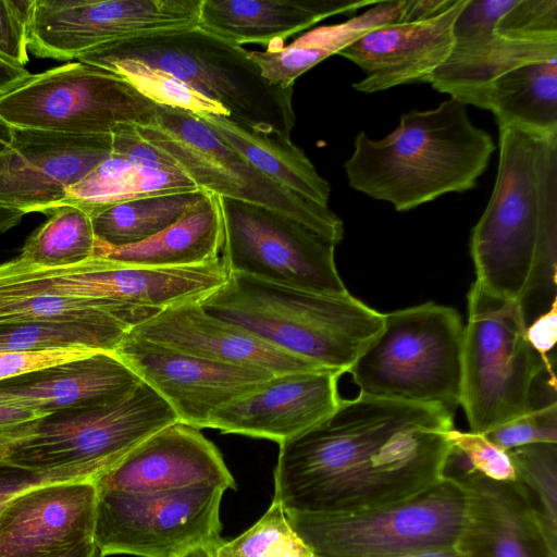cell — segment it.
<instances>
[{
    "instance_id": "2e32d148",
    "label": "cell",
    "mask_w": 557,
    "mask_h": 557,
    "mask_svg": "<svg viewBox=\"0 0 557 557\" xmlns=\"http://www.w3.org/2000/svg\"><path fill=\"white\" fill-rule=\"evenodd\" d=\"M12 128L0 154V206L48 214L112 151V134L72 135Z\"/></svg>"
},
{
    "instance_id": "8d00e7d4",
    "label": "cell",
    "mask_w": 557,
    "mask_h": 557,
    "mask_svg": "<svg viewBox=\"0 0 557 557\" xmlns=\"http://www.w3.org/2000/svg\"><path fill=\"white\" fill-rule=\"evenodd\" d=\"M98 67L110 71L158 104L180 109L197 116L213 114L230 117L225 108L195 91L172 75L135 62H108Z\"/></svg>"
},
{
    "instance_id": "cb8c5ba5",
    "label": "cell",
    "mask_w": 557,
    "mask_h": 557,
    "mask_svg": "<svg viewBox=\"0 0 557 557\" xmlns=\"http://www.w3.org/2000/svg\"><path fill=\"white\" fill-rule=\"evenodd\" d=\"M140 382L113 351L100 350L0 380V407L40 418L116 401Z\"/></svg>"
},
{
    "instance_id": "9c48e42d",
    "label": "cell",
    "mask_w": 557,
    "mask_h": 557,
    "mask_svg": "<svg viewBox=\"0 0 557 557\" xmlns=\"http://www.w3.org/2000/svg\"><path fill=\"white\" fill-rule=\"evenodd\" d=\"M466 508L463 485L445 474L399 503L343 513H285L314 557H404L456 546Z\"/></svg>"
},
{
    "instance_id": "3957f363",
    "label": "cell",
    "mask_w": 557,
    "mask_h": 557,
    "mask_svg": "<svg viewBox=\"0 0 557 557\" xmlns=\"http://www.w3.org/2000/svg\"><path fill=\"white\" fill-rule=\"evenodd\" d=\"M494 149L466 104L449 98L434 109L404 113L381 139L358 133L344 168L351 188L403 212L473 189Z\"/></svg>"
},
{
    "instance_id": "681fc988",
    "label": "cell",
    "mask_w": 557,
    "mask_h": 557,
    "mask_svg": "<svg viewBox=\"0 0 557 557\" xmlns=\"http://www.w3.org/2000/svg\"><path fill=\"white\" fill-rule=\"evenodd\" d=\"M24 215L23 212L0 206V233L16 226Z\"/></svg>"
},
{
    "instance_id": "ac0fdd59",
    "label": "cell",
    "mask_w": 557,
    "mask_h": 557,
    "mask_svg": "<svg viewBox=\"0 0 557 557\" xmlns=\"http://www.w3.org/2000/svg\"><path fill=\"white\" fill-rule=\"evenodd\" d=\"M445 474L461 482L466 517L456 548L462 557H557L520 483L487 479L449 453Z\"/></svg>"
},
{
    "instance_id": "603a6c76",
    "label": "cell",
    "mask_w": 557,
    "mask_h": 557,
    "mask_svg": "<svg viewBox=\"0 0 557 557\" xmlns=\"http://www.w3.org/2000/svg\"><path fill=\"white\" fill-rule=\"evenodd\" d=\"M128 332L200 359L262 369L275 375L325 370L271 346L239 325L210 314L200 302L166 308Z\"/></svg>"
},
{
    "instance_id": "836d02e7",
    "label": "cell",
    "mask_w": 557,
    "mask_h": 557,
    "mask_svg": "<svg viewBox=\"0 0 557 557\" xmlns=\"http://www.w3.org/2000/svg\"><path fill=\"white\" fill-rule=\"evenodd\" d=\"M131 329L73 322H22L0 324V354H25L83 347L113 351Z\"/></svg>"
},
{
    "instance_id": "9a60e30c",
    "label": "cell",
    "mask_w": 557,
    "mask_h": 557,
    "mask_svg": "<svg viewBox=\"0 0 557 557\" xmlns=\"http://www.w3.org/2000/svg\"><path fill=\"white\" fill-rule=\"evenodd\" d=\"M113 352L170 405L178 421L198 430L209 428L219 409L275 375L262 369L200 359L129 332Z\"/></svg>"
},
{
    "instance_id": "4316f807",
    "label": "cell",
    "mask_w": 557,
    "mask_h": 557,
    "mask_svg": "<svg viewBox=\"0 0 557 557\" xmlns=\"http://www.w3.org/2000/svg\"><path fill=\"white\" fill-rule=\"evenodd\" d=\"M223 240L219 196L209 193L180 220L144 242L112 247L97 240L94 257L145 267H191L218 260Z\"/></svg>"
},
{
    "instance_id": "ba28073f",
    "label": "cell",
    "mask_w": 557,
    "mask_h": 557,
    "mask_svg": "<svg viewBox=\"0 0 557 557\" xmlns=\"http://www.w3.org/2000/svg\"><path fill=\"white\" fill-rule=\"evenodd\" d=\"M178 421L143 381L106 405L57 411L0 433V461L36 471L92 467L106 472L139 443Z\"/></svg>"
},
{
    "instance_id": "d6986e66",
    "label": "cell",
    "mask_w": 557,
    "mask_h": 557,
    "mask_svg": "<svg viewBox=\"0 0 557 557\" xmlns=\"http://www.w3.org/2000/svg\"><path fill=\"white\" fill-rule=\"evenodd\" d=\"M510 0H467L454 25L446 61L432 74L434 89L463 104L490 82L527 63L557 60V40H520L494 29Z\"/></svg>"
},
{
    "instance_id": "f35d334b",
    "label": "cell",
    "mask_w": 557,
    "mask_h": 557,
    "mask_svg": "<svg viewBox=\"0 0 557 557\" xmlns=\"http://www.w3.org/2000/svg\"><path fill=\"white\" fill-rule=\"evenodd\" d=\"M448 438L451 454L469 470L499 482L517 479L509 453L492 443L484 434L453 429Z\"/></svg>"
},
{
    "instance_id": "8992f818",
    "label": "cell",
    "mask_w": 557,
    "mask_h": 557,
    "mask_svg": "<svg viewBox=\"0 0 557 557\" xmlns=\"http://www.w3.org/2000/svg\"><path fill=\"white\" fill-rule=\"evenodd\" d=\"M467 299L460 406L470 431L485 434L555 403L556 388L541 387L556 375L530 345L517 301L493 295L476 281Z\"/></svg>"
},
{
    "instance_id": "f1b7e54d",
    "label": "cell",
    "mask_w": 557,
    "mask_h": 557,
    "mask_svg": "<svg viewBox=\"0 0 557 557\" xmlns=\"http://www.w3.org/2000/svg\"><path fill=\"white\" fill-rule=\"evenodd\" d=\"M198 117L261 173L281 186L329 207L330 183L290 139L259 133L223 115L206 114Z\"/></svg>"
},
{
    "instance_id": "e0dca14e",
    "label": "cell",
    "mask_w": 557,
    "mask_h": 557,
    "mask_svg": "<svg viewBox=\"0 0 557 557\" xmlns=\"http://www.w3.org/2000/svg\"><path fill=\"white\" fill-rule=\"evenodd\" d=\"M97 479L33 486L0 515V557H55L95 542Z\"/></svg>"
},
{
    "instance_id": "484cf974",
    "label": "cell",
    "mask_w": 557,
    "mask_h": 557,
    "mask_svg": "<svg viewBox=\"0 0 557 557\" xmlns=\"http://www.w3.org/2000/svg\"><path fill=\"white\" fill-rule=\"evenodd\" d=\"M412 0L379 1L342 23L315 27L288 46L249 51L262 76L283 87L326 58L338 54L367 33L389 24L411 22Z\"/></svg>"
},
{
    "instance_id": "83f0119b",
    "label": "cell",
    "mask_w": 557,
    "mask_h": 557,
    "mask_svg": "<svg viewBox=\"0 0 557 557\" xmlns=\"http://www.w3.org/2000/svg\"><path fill=\"white\" fill-rule=\"evenodd\" d=\"M469 104L491 111L498 127L557 135V60L527 63L502 74Z\"/></svg>"
},
{
    "instance_id": "f6af8a7d",
    "label": "cell",
    "mask_w": 557,
    "mask_h": 557,
    "mask_svg": "<svg viewBox=\"0 0 557 557\" xmlns=\"http://www.w3.org/2000/svg\"><path fill=\"white\" fill-rule=\"evenodd\" d=\"M527 338L532 348L540 355L546 369L554 371L553 350L557 339V301L548 311L534 319L527 326Z\"/></svg>"
},
{
    "instance_id": "74e56055",
    "label": "cell",
    "mask_w": 557,
    "mask_h": 557,
    "mask_svg": "<svg viewBox=\"0 0 557 557\" xmlns=\"http://www.w3.org/2000/svg\"><path fill=\"white\" fill-rule=\"evenodd\" d=\"M494 29L511 39L557 40V0H510Z\"/></svg>"
},
{
    "instance_id": "f907efd6",
    "label": "cell",
    "mask_w": 557,
    "mask_h": 557,
    "mask_svg": "<svg viewBox=\"0 0 557 557\" xmlns=\"http://www.w3.org/2000/svg\"><path fill=\"white\" fill-rule=\"evenodd\" d=\"M55 557H103L95 542L64 552Z\"/></svg>"
},
{
    "instance_id": "d590c367",
    "label": "cell",
    "mask_w": 557,
    "mask_h": 557,
    "mask_svg": "<svg viewBox=\"0 0 557 557\" xmlns=\"http://www.w3.org/2000/svg\"><path fill=\"white\" fill-rule=\"evenodd\" d=\"M219 557H314L297 534L285 510L272 500L264 515L239 536L223 542Z\"/></svg>"
},
{
    "instance_id": "d6a6232c",
    "label": "cell",
    "mask_w": 557,
    "mask_h": 557,
    "mask_svg": "<svg viewBox=\"0 0 557 557\" xmlns=\"http://www.w3.org/2000/svg\"><path fill=\"white\" fill-rule=\"evenodd\" d=\"M49 219L25 242L21 261L38 267L77 264L95 256L97 238L90 214L78 206L52 209Z\"/></svg>"
},
{
    "instance_id": "c3c4849f",
    "label": "cell",
    "mask_w": 557,
    "mask_h": 557,
    "mask_svg": "<svg viewBox=\"0 0 557 557\" xmlns=\"http://www.w3.org/2000/svg\"><path fill=\"white\" fill-rule=\"evenodd\" d=\"M224 541L198 544L187 549L181 557H219L218 549Z\"/></svg>"
},
{
    "instance_id": "30bf717a",
    "label": "cell",
    "mask_w": 557,
    "mask_h": 557,
    "mask_svg": "<svg viewBox=\"0 0 557 557\" xmlns=\"http://www.w3.org/2000/svg\"><path fill=\"white\" fill-rule=\"evenodd\" d=\"M158 108L121 76L77 61L32 74L1 96L0 120L13 128L98 135L148 125Z\"/></svg>"
},
{
    "instance_id": "7bdbcfd3",
    "label": "cell",
    "mask_w": 557,
    "mask_h": 557,
    "mask_svg": "<svg viewBox=\"0 0 557 557\" xmlns=\"http://www.w3.org/2000/svg\"><path fill=\"white\" fill-rule=\"evenodd\" d=\"M112 152L137 169H181L173 158L145 139L133 124L119 125L112 132Z\"/></svg>"
},
{
    "instance_id": "ee69618b",
    "label": "cell",
    "mask_w": 557,
    "mask_h": 557,
    "mask_svg": "<svg viewBox=\"0 0 557 557\" xmlns=\"http://www.w3.org/2000/svg\"><path fill=\"white\" fill-rule=\"evenodd\" d=\"M96 351L100 350L67 347L25 354H0V380L42 367L82 358Z\"/></svg>"
},
{
    "instance_id": "f546056e",
    "label": "cell",
    "mask_w": 557,
    "mask_h": 557,
    "mask_svg": "<svg viewBox=\"0 0 557 557\" xmlns=\"http://www.w3.org/2000/svg\"><path fill=\"white\" fill-rule=\"evenodd\" d=\"M196 189V184L182 169H137L111 151L106 160L67 190L63 206H78L90 213L125 200Z\"/></svg>"
},
{
    "instance_id": "ffe728a7",
    "label": "cell",
    "mask_w": 557,
    "mask_h": 557,
    "mask_svg": "<svg viewBox=\"0 0 557 557\" xmlns=\"http://www.w3.org/2000/svg\"><path fill=\"white\" fill-rule=\"evenodd\" d=\"M97 488L132 493L190 487L236 488L224 459L201 432L181 421L148 436L96 480Z\"/></svg>"
},
{
    "instance_id": "52a82bcc",
    "label": "cell",
    "mask_w": 557,
    "mask_h": 557,
    "mask_svg": "<svg viewBox=\"0 0 557 557\" xmlns=\"http://www.w3.org/2000/svg\"><path fill=\"white\" fill-rule=\"evenodd\" d=\"M463 326L454 308L435 302L384 313L381 332L348 373L360 395L455 414L461 396Z\"/></svg>"
},
{
    "instance_id": "7a4b0ae2",
    "label": "cell",
    "mask_w": 557,
    "mask_h": 557,
    "mask_svg": "<svg viewBox=\"0 0 557 557\" xmlns=\"http://www.w3.org/2000/svg\"><path fill=\"white\" fill-rule=\"evenodd\" d=\"M498 128L497 176L470 250L475 281L517 301L529 325L557 301V135Z\"/></svg>"
},
{
    "instance_id": "d4e9b609",
    "label": "cell",
    "mask_w": 557,
    "mask_h": 557,
    "mask_svg": "<svg viewBox=\"0 0 557 557\" xmlns=\"http://www.w3.org/2000/svg\"><path fill=\"white\" fill-rule=\"evenodd\" d=\"M368 0H201L198 26L234 45L273 47L330 16L354 13Z\"/></svg>"
},
{
    "instance_id": "6da1fadb",
    "label": "cell",
    "mask_w": 557,
    "mask_h": 557,
    "mask_svg": "<svg viewBox=\"0 0 557 557\" xmlns=\"http://www.w3.org/2000/svg\"><path fill=\"white\" fill-rule=\"evenodd\" d=\"M454 413L358 395L280 444L274 497L285 511L343 513L409 499L445 476Z\"/></svg>"
},
{
    "instance_id": "e575fe53",
    "label": "cell",
    "mask_w": 557,
    "mask_h": 557,
    "mask_svg": "<svg viewBox=\"0 0 557 557\" xmlns=\"http://www.w3.org/2000/svg\"><path fill=\"white\" fill-rule=\"evenodd\" d=\"M550 545L557 549V444L535 443L508 450Z\"/></svg>"
},
{
    "instance_id": "ab89813d",
    "label": "cell",
    "mask_w": 557,
    "mask_h": 557,
    "mask_svg": "<svg viewBox=\"0 0 557 557\" xmlns=\"http://www.w3.org/2000/svg\"><path fill=\"white\" fill-rule=\"evenodd\" d=\"M484 435L507 451L535 443L557 444V401L536 408Z\"/></svg>"
},
{
    "instance_id": "5bb4252c",
    "label": "cell",
    "mask_w": 557,
    "mask_h": 557,
    "mask_svg": "<svg viewBox=\"0 0 557 557\" xmlns=\"http://www.w3.org/2000/svg\"><path fill=\"white\" fill-rule=\"evenodd\" d=\"M201 0H33L27 49L78 59L100 46L198 26Z\"/></svg>"
},
{
    "instance_id": "7dc6e473",
    "label": "cell",
    "mask_w": 557,
    "mask_h": 557,
    "mask_svg": "<svg viewBox=\"0 0 557 557\" xmlns=\"http://www.w3.org/2000/svg\"><path fill=\"white\" fill-rule=\"evenodd\" d=\"M37 418L39 417L32 412L0 407V433Z\"/></svg>"
},
{
    "instance_id": "44dd1931",
    "label": "cell",
    "mask_w": 557,
    "mask_h": 557,
    "mask_svg": "<svg viewBox=\"0 0 557 557\" xmlns=\"http://www.w3.org/2000/svg\"><path fill=\"white\" fill-rule=\"evenodd\" d=\"M341 375L327 370L274 375L256 391L219 409L209 428L280 445L336 410L342 401L337 388Z\"/></svg>"
},
{
    "instance_id": "8fae6325",
    "label": "cell",
    "mask_w": 557,
    "mask_h": 557,
    "mask_svg": "<svg viewBox=\"0 0 557 557\" xmlns=\"http://www.w3.org/2000/svg\"><path fill=\"white\" fill-rule=\"evenodd\" d=\"M136 128L150 144L173 158L198 188L283 212L336 245L342 242L344 223L335 212L261 173L195 114L159 104L154 119Z\"/></svg>"
},
{
    "instance_id": "7402d4cb",
    "label": "cell",
    "mask_w": 557,
    "mask_h": 557,
    "mask_svg": "<svg viewBox=\"0 0 557 557\" xmlns=\"http://www.w3.org/2000/svg\"><path fill=\"white\" fill-rule=\"evenodd\" d=\"M467 0L454 3L431 17L375 28L338 55L363 72L352 87L372 94L404 84L429 83L446 61L454 42V25Z\"/></svg>"
},
{
    "instance_id": "60d3db41",
    "label": "cell",
    "mask_w": 557,
    "mask_h": 557,
    "mask_svg": "<svg viewBox=\"0 0 557 557\" xmlns=\"http://www.w3.org/2000/svg\"><path fill=\"white\" fill-rule=\"evenodd\" d=\"M102 473L92 467L36 471L0 461V515L12 497L33 486L70 480L97 479Z\"/></svg>"
},
{
    "instance_id": "816d5d0a",
    "label": "cell",
    "mask_w": 557,
    "mask_h": 557,
    "mask_svg": "<svg viewBox=\"0 0 557 557\" xmlns=\"http://www.w3.org/2000/svg\"><path fill=\"white\" fill-rule=\"evenodd\" d=\"M404 557H462V556L457 550V548L454 546V547H444V548L424 550V552L407 555Z\"/></svg>"
},
{
    "instance_id": "f5cc1de1",
    "label": "cell",
    "mask_w": 557,
    "mask_h": 557,
    "mask_svg": "<svg viewBox=\"0 0 557 557\" xmlns=\"http://www.w3.org/2000/svg\"><path fill=\"white\" fill-rule=\"evenodd\" d=\"M12 137V128L0 120V154L9 147Z\"/></svg>"
},
{
    "instance_id": "4fadbf2b",
    "label": "cell",
    "mask_w": 557,
    "mask_h": 557,
    "mask_svg": "<svg viewBox=\"0 0 557 557\" xmlns=\"http://www.w3.org/2000/svg\"><path fill=\"white\" fill-rule=\"evenodd\" d=\"M224 490L190 487L132 493L97 488L94 541L103 557H181L220 542Z\"/></svg>"
},
{
    "instance_id": "7c38bea8",
    "label": "cell",
    "mask_w": 557,
    "mask_h": 557,
    "mask_svg": "<svg viewBox=\"0 0 557 557\" xmlns=\"http://www.w3.org/2000/svg\"><path fill=\"white\" fill-rule=\"evenodd\" d=\"M223 257L228 274L321 295L349 294L335 263V246L299 220L270 208L219 197Z\"/></svg>"
},
{
    "instance_id": "277c9868",
    "label": "cell",
    "mask_w": 557,
    "mask_h": 557,
    "mask_svg": "<svg viewBox=\"0 0 557 557\" xmlns=\"http://www.w3.org/2000/svg\"><path fill=\"white\" fill-rule=\"evenodd\" d=\"M200 305L271 346L339 374L348 372L384 321L383 313L351 295H321L242 274H228Z\"/></svg>"
},
{
    "instance_id": "b9f144b4",
    "label": "cell",
    "mask_w": 557,
    "mask_h": 557,
    "mask_svg": "<svg viewBox=\"0 0 557 557\" xmlns=\"http://www.w3.org/2000/svg\"><path fill=\"white\" fill-rule=\"evenodd\" d=\"M33 0H0V55L25 66L27 32Z\"/></svg>"
},
{
    "instance_id": "4dcf8cb0",
    "label": "cell",
    "mask_w": 557,
    "mask_h": 557,
    "mask_svg": "<svg viewBox=\"0 0 557 557\" xmlns=\"http://www.w3.org/2000/svg\"><path fill=\"white\" fill-rule=\"evenodd\" d=\"M209 193L203 189L147 196L91 211L99 243L121 247L144 242L180 220Z\"/></svg>"
},
{
    "instance_id": "1f68e13d",
    "label": "cell",
    "mask_w": 557,
    "mask_h": 557,
    "mask_svg": "<svg viewBox=\"0 0 557 557\" xmlns=\"http://www.w3.org/2000/svg\"><path fill=\"white\" fill-rule=\"evenodd\" d=\"M156 314L154 311L110 299L0 296V324L44 321L124 325L132 329Z\"/></svg>"
},
{
    "instance_id": "5b68a950",
    "label": "cell",
    "mask_w": 557,
    "mask_h": 557,
    "mask_svg": "<svg viewBox=\"0 0 557 557\" xmlns=\"http://www.w3.org/2000/svg\"><path fill=\"white\" fill-rule=\"evenodd\" d=\"M77 61L94 66L126 61L165 72L259 133L290 139L296 123L293 86L270 83L248 50L199 26L113 41Z\"/></svg>"
},
{
    "instance_id": "bcb514c9",
    "label": "cell",
    "mask_w": 557,
    "mask_h": 557,
    "mask_svg": "<svg viewBox=\"0 0 557 557\" xmlns=\"http://www.w3.org/2000/svg\"><path fill=\"white\" fill-rule=\"evenodd\" d=\"M30 75L25 66L0 55V97L18 86Z\"/></svg>"
}]
</instances>
